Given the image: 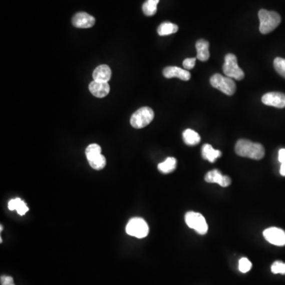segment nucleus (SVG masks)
<instances>
[{
    "mask_svg": "<svg viewBox=\"0 0 285 285\" xmlns=\"http://www.w3.org/2000/svg\"><path fill=\"white\" fill-rule=\"evenodd\" d=\"M21 200L20 198L12 199V200H10L9 203H8V208L11 211L17 209L18 206H19V203L21 202Z\"/></svg>",
    "mask_w": 285,
    "mask_h": 285,
    "instance_id": "obj_28",
    "label": "nucleus"
},
{
    "mask_svg": "<svg viewBox=\"0 0 285 285\" xmlns=\"http://www.w3.org/2000/svg\"><path fill=\"white\" fill-rule=\"evenodd\" d=\"M16 211H17V212L19 215H23L28 212L29 208L27 207V204H26L23 200H21V202L19 203Z\"/></svg>",
    "mask_w": 285,
    "mask_h": 285,
    "instance_id": "obj_27",
    "label": "nucleus"
},
{
    "mask_svg": "<svg viewBox=\"0 0 285 285\" xmlns=\"http://www.w3.org/2000/svg\"><path fill=\"white\" fill-rule=\"evenodd\" d=\"M223 71L225 76L234 80H242L245 76L243 71L238 67L237 57L231 53L227 54L225 57Z\"/></svg>",
    "mask_w": 285,
    "mask_h": 285,
    "instance_id": "obj_5",
    "label": "nucleus"
},
{
    "mask_svg": "<svg viewBox=\"0 0 285 285\" xmlns=\"http://www.w3.org/2000/svg\"><path fill=\"white\" fill-rule=\"evenodd\" d=\"M185 220L186 224L198 234H205L208 232V223L201 214L195 212H187L185 214Z\"/></svg>",
    "mask_w": 285,
    "mask_h": 285,
    "instance_id": "obj_7",
    "label": "nucleus"
},
{
    "mask_svg": "<svg viewBox=\"0 0 285 285\" xmlns=\"http://www.w3.org/2000/svg\"><path fill=\"white\" fill-rule=\"evenodd\" d=\"M252 263L246 257H242L238 261V269L242 273L249 272L251 269Z\"/></svg>",
    "mask_w": 285,
    "mask_h": 285,
    "instance_id": "obj_24",
    "label": "nucleus"
},
{
    "mask_svg": "<svg viewBox=\"0 0 285 285\" xmlns=\"http://www.w3.org/2000/svg\"><path fill=\"white\" fill-rule=\"evenodd\" d=\"M101 152H102V148H101L100 146L98 145V144H90V145L87 147V149H86L85 151L87 160H90V159L101 155V154H102Z\"/></svg>",
    "mask_w": 285,
    "mask_h": 285,
    "instance_id": "obj_22",
    "label": "nucleus"
},
{
    "mask_svg": "<svg viewBox=\"0 0 285 285\" xmlns=\"http://www.w3.org/2000/svg\"><path fill=\"white\" fill-rule=\"evenodd\" d=\"M235 152L239 156L247 157L255 160H260L264 156V147L261 144L253 143L247 140H239L237 141Z\"/></svg>",
    "mask_w": 285,
    "mask_h": 285,
    "instance_id": "obj_1",
    "label": "nucleus"
},
{
    "mask_svg": "<svg viewBox=\"0 0 285 285\" xmlns=\"http://www.w3.org/2000/svg\"><path fill=\"white\" fill-rule=\"evenodd\" d=\"M279 173H280V174H281L282 176H285V163H281Z\"/></svg>",
    "mask_w": 285,
    "mask_h": 285,
    "instance_id": "obj_31",
    "label": "nucleus"
},
{
    "mask_svg": "<svg viewBox=\"0 0 285 285\" xmlns=\"http://www.w3.org/2000/svg\"><path fill=\"white\" fill-rule=\"evenodd\" d=\"M261 101L266 106H273L279 109L285 107V95L283 93H267L263 95Z\"/></svg>",
    "mask_w": 285,
    "mask_h": 285,
    "instance_id": "obj_9",
    "label": "nucleus"
},
{
    "mask_svg": "<svg viewBox=\"0 0 285 285\" xmlns=\"http://www.w3.org/2000/svg\"><path fill=\"white\" fill-rule=\"evenodd\" d=\"M112 71L108 65H102L97 67L93 73L94 81L108 83L111 79Z\"/></svg>",
    "mask_w": 285,
    "mask_h": 285,
    "instance_id": "obj_14",
    "label": "nucleus"
},
{
    "mask_svg": "<svg viewBox=\"0 0 285 285\" xmlns=\"http://www.w3.org/2000/svg\"><path fill=\"white\" fill-rule=\"evenodd\" d=\"M95 23V18L86 12H79L72 18V24L76 28H91L94 27Z\"/></svg>",
    "mask_w": 285,
    "mask_h": 285,
    "instance_id": "obj_10",
    "label": "nucleus"
},
{
    "mask_svg": "<svg viewBox=\"0 0 285 285\" xmlns=\"http://www.w3.org/2000/svg\"><path fill=\"white\" fill-rule=\"evenodd\" d=\"M196 58H187L183 61V67L185 70H190L194 68L196 65Z\"/></svg>",
    "mask_w": 285,
    "mask_h": 285,
    "instance_id": "obj_26",
    "label": "nucleus"
},
{
    "mask_svg": "<svg viewBox=\"0 0 285 285\" xmlns=\"http://www.w3.org/2000/svg\"><path fill=\"white\" fill-rule=\"evenodd\" d=\"M211 85L223 92L225 95H233L236 91V84L231 78L223 76L220 74H215L210 79Z\"/></svg>",
    "mask_w": 285,
    "mask_h": 285,
    "instance_id": "obj_3",
    "label": "nucleus"
},
{
    "mask_svg": "<svg viewBox=\"0 0 285 285\" xmlns=\"http://www.w3.org/2000/svg\"><path fill=\"white\" fill-rule=\"evenodd\" d=\"M260 27L259 31L262 34H269L278 27L281 22V18L279 14L275 12H269L267 10L261 9L258 12Z\"/></svg>",
    "mask_w": 285,
    "mask_h": 285,
    "instance_id": "obj_2",
    "label": "nucleus"
},
{
    "mask_svg": "<svg viewBox=\"0 0 285 285\" xmlns=\"http://www.w3.org/2000/svg\"><path fill=\"white\" fill-rule=\"evenodd\" d=\"M177 166V160L175 158L173 157H169L163 163H159L158 165V169L159 171L162 172L163 174H169L174 171Z\"/></svg>",
    "mask_w": 285,
    "mask_h": 285,
    "instance_id": "obj_17",
    "label": "nucleus"
},
{
    "mask_svg": "<svg viewBox=\"0 0 285 285\" xmlns=\"http://www.w3.org/2000/svg\"><path fill=\"white\" fill-rule=\"evenodd\" d=\"M202 157L206 160L209 161L210 163H215V160L221 156L222 153L219 150L214 149L210 144H204L201 149Z\"/></svg>",
    "mask_w": 285,
    "mask_h": 285,
    "instance_id": "obj_16",
    "label": "nucleus"
},
{
    "mask_svg": "<svg viewBox=\"0 0 285 285\" xmlns=\"http://www.w3.org/2000/svg\"><path fill=\"white\" fill-rule=\"evenodd\" d=\"M155 114L150 107H141L135 112L131 117L130 123L135 129H143L153 121Z\"/></svg>",
    "mask_w": 285,
    "mask_h": 285,
    "instance_id": "obj_4",
    "label": "nucleus"
},
{
    "mask_svg": "<svg viewBox=\"0 0 285 285\" xmlns=\"http://www.w3.org/2000/svg\"><path fill=\"white\" fill-rule=\"evenodd\" d=\"M89 90L94 96L102 98L109 95L110 87L109 83L105 82L93 81L90 83Z\"/></svg>",
    "mask_w": 285,
    "mask_h": 285,
    "instance_id": "obj_13",
    "label": "nucleus"
},
{
    "mask_svg": "<svg viewBox=\"0 0 285 285\" xmlns=\"http://www.w3.org/2000/svg\"><path fill=\"white\" fill-rule=\"evenodd\" d=\"M278 159H279V163H285V149L279 150Z\"/></svg>",
    "mask_w": 285,
    "mask_h": 285,
    "instance_id": "obj_30",
    "label": "nucleus"
},
{
    "mask_svg": "<svg viewBox=\"0 0 285 285\" xmlns=\"http://www.w3.org/2000/svg\"><path fill=\"white\" fill-rule=\"evenodd\" d=\"M159 0H147L142 7L144 15L147 16H153L157 12V5Z\"/></svg>",
    "mask_w": 285,
    "mask_h": 285,
    "instance_id": "obj_20",
    "label": "nucleus"
},
{
    "mask_svg": "<svg viewBox=\"0 0 285 285\" xmlns=\"http://www.w3.org/2000/svg\"><path fill=\"white\" fill-rule=\"evenodd\" d=\"M183 140L187 145L194 146L200 143V136L195 131L192 129H186L183 132Z\"/></svg>",
    "mask_w": 285,
    "mask_h": 285,
    "instance_id": "obj_18",
    "label": "nucleus"
},
{
    "mask_svg": "<svg viewBox=\"0 0 285 285\" xmlns=\"http://www.w3.org/2000/svg\"><path fill=\"white\" fill-rule=\"evenodd\" d=\"M178 27L171 23H163L158 28V34L160 36H166L178 32Z\"/></svg>",
    "mask_w": 285,
    "mask_h": 285,
    "instance_id": "obj_19",
    "label": "nucleus"
},
{
    "mask_svg": "<svg viewBox=\"0 0 285 285\" xmlns=\"http://www.w3.org/2000/svg\"><path fill=\"white\" fill-rule=\"evenodd\" d=\"M163 76L167 79L171 78H178L183 81H188L190 80L191 75L189 71L185 69H181L178 67L170 66L166 67L163 70Z\"/></svg>",
    "mask_w": 285,
    "mask_h": 285,
    "instance_id": "obj_12",
    "label": "nucleus"
},
{
    "mask_svg": "<svg viewBox=\"0 0 285 285\" xmlns=\"http://www.w3.org/2000/svg\"><path fill=\"white\" fill-rule=\"evenodd\" d=\"M204 180L208 183H217L222 187H227L231 183L228 176L223 175L218 170H211L206 174Z\"/></svg>",
    "mask_w": 285,
    "mask_h": 285,
    "instance_id": "obj_11",
    "label": "nucleus"
},
{
    "mask_svg": "<svg viewBox=\"0 0 285 285\" xmlns=\"http://www.w3.org/2000/svg\"><path fill=\"white\" fill-rule=\"evenodd\" d=\"M89 162L90 166L95 170H100L104 168L106 164V159L104 155H101L93 158V159L88 160Z\"/></svg>",
    "mask_w": 285,
    "mask_h": 285,
    "instance_id": "obj_21",
    "label": "nucleus"
},
{
    "mask_svg": "<svg viewBox=\"0 0 285 285\" xmlns=\"http://www.w3.org/2000/svg\"><path fill=\"white\" fill-rule=\"evenodd\" d=\"M274 68L275 70L282 76L285 78V59L277 57L274 60Z\"/></svg>",
    "mask_w": 285,
    "mask_h": 285,
    "instance_id": "obj_23",
    "label": "nucleus"
},
{
    "mask_svg": "<svg viewBox=\"0 0 285 285\" xmlns=\"http://www.w3.org/2000/svg\"><path fill=\"white\" fill-rule=\"evenodd\" d=\"M127 234L136 238H145L149 232V227L142 218H132L126 226Z\"/></svg>",
    "mask_w": 285,
    "mask_h": 285,
    "instance_id": "obj_6",
    "label": "nucleus"
},
{
    "mask_svg": "<svg viewBox=\"0 0 285 285\" xmlns=\"http://www.w3.org/2000/svg\"><path fill=\"white\" fill-rule=\"evenodd\" d=\"M196 49L197 53L196 58L203 62L208 61L210 57L209 50H208L209 43L204 39H200L196 42Z\"/></svg>",
    "mask_w": 285,
    "mask_h": 285,
    "instance_id": "obj_15",
    "label": "nucleus"
},
{
    "mask_svg": "<svg viewBox=\"0 0 285 285\" xmlns=\"http://www.w3.org/2000/svg\"><path fill=\"white\" fill-rule=\"evenodd\" d=\"M271 271L274 274L285 275V263L280 261H276L271 266Z\"/></svg>",
    "mask_w": 285,
    "mask_h": 285,
    "instance_id": "obj_25",
    "label": "nucleus"
},
{
    "mask_svg": "<svg viewBox=\"0 0 285 285\" xmlns=\"http://www.w3.org/2000/svg\"><path fill=\"white\" fill-rule=\"evenodd\" d=\"M264 238L272 245L283 246L285 245V231L278 227H269L263 232Z\"/></svg>",
    "mask_w": 285,
    "mask_h": 285,
    "instance_id": "obj_8",
    "label": "nucleus"
},
{
    "mask_svg": "<svg viewBox=\"0 0 285 285\" xmlns=\"http://www.w3.org/2000/svg\"><path fill=\"white\" fill-rule=\"evenodd\" d=\"M1 285H16L14 283L13 277L10 276H1Z\"/></svg>",
    "mask_w": 285,
    "mask_h": 285,
    "instance_id": "obj_29",
    "label": "nucleus"
}]
</instances>
